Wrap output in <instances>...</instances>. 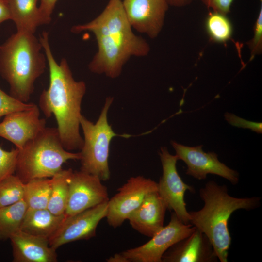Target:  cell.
I'll list each match as a JSON object with an SVG mask.
<instances>
[{"label": "cell", "mask_w": 262, "mask_h": 262, "mask_svg": "<svg viewBox=\"0 0 262 262\" xmlns=\"http://www.w3.org/2000/svg\"><path fill=\"white\" fill-rule=\"evenodd\" d=\"M75 33L88 31L95 35L98 51L88 65L91 72L115 79L132 56H147L150 47L136 35L125 15L121 0H110L103 11L92 21L74 26Z\"/></svg>", "instance_id": "1"}, {"label": "cell", "mask_w": 262, "mask_h": 262, "mask_svg": "<svg viewBox=\"0 0 262 262\" xmlns=\"http://www.w3.org/2000/svg\"><path fill=\"white\" fill-rule=\"evenodd\" d=\"M39 41L46 56L49 71V84L40 94L39 108L47 118L54 116L63 146L71 151L81 150L83 139L80 133L81 104L85 94L84 82L73 78L68 64L63 58L58 64L52 53L49 33L43 31Z\"/></svg>", "instance_id": "2"}, {"label": "cell", "mask_w": 262, "mask_h": 262, "mask_svg": "<svg viewBox=\"0 0 262 262\" xmlns=\"http://www.w3.org/2000/svg\"><path fill=\"white\" fill-rule=\"evenodd\" d=\"M203 207L189 212L190 223L203 232L211 243L218 260L227 262L231 237L228 222L234 212L251 210L260 204L259 197H235L228 194L226 185L209 181L199 190Z\"/></svg>", "instance_id": "3"}, {"label": "cell", "mask_w": 262, "mask_h": 262, "mask_svg": "<svg viewBox=\"0 0 262 262\" xmlns=\"http://www.w3.org/2000/svg\"><path fill=\"white\" fill-rule=\"evenodd\" d=\"M33 33L17 32L0 46V74L9 84L10 95L27 103L35 81L44 72L47 58Z\"/></svg>", "instance_id": "4"}, {"label": "cell", "mask_w": 262, "mask_h": 262, "mask_svg": "<svg viewBox=\"0 0 262 262\" xmlns=\"http://www.w3.org/2000/svg\"><path fill=\"white\" fill-rule=\"evenodd\" d=\"M81 158L80 152L65 149L57 127H46L19 150L15 175L24 183L35 178H49L67 161Z\"/></svg>", "instance_id": "5"}, {"label": "cell", "mask_w": 262, "mask_h": 262, "mask_svg": "<svg viewBox=\"0 0 262 262\" xmlns=\"http://www.w3.org/2000/svg\"><path fill=\"white\" fill-rule=\"evenodd\" d=\"M114 100L108 97L97 121L94 123L82 115L80 119L83 136L80 150V170L98 177L102 181L110 179L109 167L110 144L112 138L120 135L115 133L108 122L107 114Z\"/></svg>", "instance_id": "6"}, {"label": "cell", "mask_w": 262, "mask_h": 262, "mask_svg": "<svg viewBox=\"0 0 262 262\" xmlns=\"http://www.w3.org/2000/svg\"><path fill=\"white\" fill-rule=\"evenodd\" d=\"M196 229L191 224L183 223L172 212L169 223L157 232L149 241L121 253L128 262H162L163 255L169 248L188 236Z\"/></svg>", "instance_id": "7"}, {"label": "cell", "mask_w": 262, "mask_h": 262, "mask_svg": "<svg viewBox=\"0 0 262 262\" xmlns=\"http://www.w3.org/2000/svg\"><path fill=\"white\" fill-rule=\"evenodd\" d=\"M159 155L163 173L157 183V191L165 202L167 210L173 211L183 223L190 224L184 194L187 191L194 192L195 189L184 183L179 175L176 168L178 159L176 155L171 154L165 147H161Z\"/></svg>", "instance_id": "8"}, {"label": "cell", "mask_w": 262, "mask_h": 262, "mask_svg": "<svg viewBox=\"0 0 262 262\" xmlns=\"http://www.w3.org/2000/svg\"><path fill=\"white\" fill-rule=\"evenodd\" d=\"M157 191V182L142 176L130 178L108 201L106 216L108 224L117 228L128 220L141 204L146 196Z\"/></svg>", "instance_id": "9"}, {"label": "cell", "mask_w": 262, "mask_h": 262, "mask_svg": "<svg viewBox=\"0 0 262 262\" xmlns=\"http://www.w3.org/2000/svg\"><path fill=\"white\" fill-rule=\"evenodd\" d=\"M101 181L97 176L81 170L72 171L65 218L108 201V189Z\"/></svg>", "instance_id": "10"}, {"label": "cell", "mask_w": 262, "mask_h": 262, "mask_svg": "<svg viewBox=\"0 0 262 262\" xmlns=\"http://www.w3.org/2000/svg\"><path fill=\"white\" fill-rule=\"evenodd\" d=\"M171 144L178 160L183 161L186 164L187 175L199 180L206 179L208 174L216 175L233 185L238 183V173L219 161L215 152H205L202 145L189 147L175 141H171Z\"/></svg>", "instance_id": "11"}, {"label": "cell", "mask_w": 262, "mask_h": 262, "mask_svg": "<svg viewBox=\"0 0 262 262\" xmlns=\"http://www.w3.org/2000/svg\"><path fill=\"white\" fill-rule=\"evenodd\" d=\"M107 208L108 202L65 218L58 231L49 240V246L56 250L66 244L95 237L98 223L106 218Z\"/></svg>", "instance_id": "12"}, {"label": "cell", "mask_w": 262, "mask_h": 262, "mask_svg": "<svg viewBox=\"0 0 262 262\" xmlns=\"http://www.w3.org/2000/svg\"><path fill=\"white\" fill-rule=\"evenodd\" d=\"M122 4L132 28L151 38L158 36L168 8L165 0H123Z\"/></svg>", "instance_id": "13"}, {"label": "cell", "mask_w": 262, "mask_h": 262, "mask_svg": "<svg viewBox=\"0 0 262 262\" xmlns=\"http://www.w3.org/2000/svg\"><path fill=\"white\" fill-rule=\"evenodd\" d=\"M46 124L45 119L40 118L39 108L35 104L31 108L5 115L0 123V137L12 143L19 150L35 137Z\"/></svg>", "instance_id": "14"}, {"label": "cell", "mask_w": 262, "mask_h": 262, "mask_svg": "<svg viewBox=\"0 0 262 262\" xmlns=\"http://www.w3.org/2000/svg\"><path fill=\"white\" fill-rule=\"evenodd\" d=\"M218 261L210 240L197 229L188 236L172 245L162 258V262H215Z\"/></svg>", "instance_id": "15"}, {"label": "cell", "mask_w": 262, "mask_h": 262, "mask_svg": "<svg viewBox=\"0 0 262 262\" xmlns=\"http://www.w3.org/2000/svg\"><path fill=\"white\" fill-rule=\"evenodd\" d=\"M167 205L157 191L148 194L129 216L131 227L140 234L152 237L164 227Z\"/></svg>", "instance_id": "16"}, {"label": "cell", "mask_w": 262, "mask_h": 262, "mask_svg": "<svg viewBox=\"0 0 262 262\" xmlns=\"http://www.w3.org/2000/svg\"><path fill=\"white\" fill-rule=\"evenodd\" d=\"M14 262H56V250L49 245V240L21 230L9 239Z\"/></svg>", "instance_id": "17"}, {"label": "cell", "mask_w": 262, "mask_h": 262, "mask_svg": "<svg viewBox=\"0 0 262 262\" xmlns=\"http://www.w3.org/2000/svg\"><path fill=\"white\" fill-rule=\"evenodd\" d=\"M39 0H7L10 19L15 23L17 32L34 34L37 27L49 24L37 3Z\"/></svg>", "instance_id": "18"}, {"label": "cell", "mask_w": 262, "mask_h": 262, "mask_svg": "<svg viewBox=\"0 0 262 262\" xmlns=\"http://www.w3.org/2000/svg\"><path fill=\"white\" fill-rule=\"evenodd\" d=\"M65 219V214L56 215L47 208H28L21 225V230L49 240L58 231Z\"/></svg>", "instance_id": "19"}, {"label": "cell", "mask_w": 262, "mask_h": 262, "mask_svg": "<svg viewBox=\"0 0 262 262\" xmlns=\"http://www.w3.org/2000/svg\"><path fill=\"white\" fill-rule=\"evenodd\" d=\"M72 171L62 169L50 178L51 192L47 208L53 214H65L68 196V179Z\"/></svg>", "instance_id": "20"}, {"label": "cell", "mask_w": 262, "mask_h": 262, "mask_svg": "<svg viewBox=\"0 0 262 262\" xmlns=\"http://www.w3.org/2000/svg\"><path fill=\"white\" fill-rule=\"evenodd\" d=\"M27 210L23 199L0 208V241L9 239L13 234L21 230Z\"/></svg>", "instance_id": "21"}, {"label": "cell", "mask_w": 262, "mask_h": 262, "mask_svg": "<svg viewBox=\"0 0 262 262\" xmlns=\"http://www.w3.org/2000/svg\"><path fill=\"white\" fill-rule=\"evenodd\" d=\"M50 192V178L33 179L24 183L23 200L28 209H45Z\"/></svg>", "instance_id": "22"}, {"label": "cell", "mask_w": 262, "mask_h": 262, "mask_svg": "<svg viewBox=\"0 0 262 262\" xmlns=\"http://www.w3.org/2000/svg\"><path fill=\"white\" fill-rule=\"evenodd\" d=\"M205 27L210 40L213 43H226L233 33L232 23L227 15L213 11L207 16Z\"/></svg>", "instance_id": "23"}, {"label": "cell", "mask_w": 262, "mask_h": 262, "mask_svg": "<svg viewBox=\"0 0 262 262\" xmlns=\"http://www.w3.org/2000/svg\"><path fill=\"white\" fill-rule=\"evenodd\" d=\"M24 188V183L15 174L0 180V208L23 199Z\"/></svg>", "instance_id": "24"}, {"label": "cell", "mask_w": 262, "mask_h": 262, "mask_svg": "<svg viewBox=\"0 0 262 262\" xmlns=\"http://www.w3.org/2000/svg\"><path fill=\"white\" fill-rule=\"evenodd\" d=\"M19 150L10 151L0 147V180L15 173Z\"/></svg>", "instance_id": "25"}, {"label": "cell", "mask_w": 262, "mask_h": 262, "mask_svg": "<svg viewBox=\"0 0 262 262\" xmlns=\"http://www.w3.org/2000/svg\"><path fill=\"white\" fill-rule=\"evenodd\" d=\"M35 104L19 101L0 88V118L11 113L31 108Z\"/></svg>", "instance_id": "26"}, {"label": "cell", "mask_w": 262, "mask_h": 262, "mask_svg": "<svg viewBox=\"0 0 262 262\" xmlns=\"http://www.w3.org/2000/svg\"><path fill=\"white\" fill-rule=\"evenodd\" d=\"M253 37L247 44L251 52L250 60L262 51V2L253 28Z\"/></svg>", "instance_id": "27"}, {"label": "cell", "mask_w": 262, "mask_h": 262, "mask_svg": "<svg viewBox=\"0 0 262 262\" xmlns=\"http://www.w3.org/2000/svg\"><path fill=\"white\" fill-rule=\"evenodd\" d=\"M225 118L229 123L233 126L249 129L257 133H262V124L261 122L248 121L229 113H226L225 114Z\"/></svg>", "instance_id": "28"}, {"label": "cell", "mask_w": 262, "mask_h": 262, "mask_svg": "<svg viewBox=\"0 0 262 262\" xmlns=\"http://www.w3.org/2000/svg\"><path fill=\"white\" fill-rule=\"evenodd\" d=\"M208 9L213 12L227 15L230 12L234 0H200Z\"/></svg>", "instance_id": "29"}, {"label": "cell", "mask_w": 262, "mask_h": 262, "mask_svg": "<svg viewBox=\"0 0 262 262\" xmlns=\"http://www.w3.org/2000/svg\"><path fill=\"white\" fill-rule=\"evenodd\" d=\"M40 1L39 9L43 16L47 19L51 20L52 14L55 4L58 0H39Z\"/></svg>", "instance_id": "30"}, {"label": "cell", "mask_w": 262, "mask_h": 262, "mask_svg": "<svg viewBox=\"0 0 262 262\" xmlns=\"http://www.w3.org/2000/svg\"><path fill=\"white\" fill-rule=\"evenodd\" d=\"M9 19L10 14L7 0H0V25Z\"/></svg>", "instance_id": "31"}, {"label": "cell", "mask_w": 262, "mask_h": 262, "mask_svg": "<svg viewBox=\"0 0 262 262\" xmlns=\"http://www.w3.org/2000/svg\"><path fill=\"white\" fill-rule=\"evenodd\" d=\"M193 0H165L169 5L180 7L189 5Z\"/></svg>", "instance_id": "32"}, {"label": "cell", "mask_w": 262, "mask_h": 262, "mask_svg": "<svg viewBox=\"0 0 262 262\" xmlns=\"http://www.w3.org/2000/svg\"><path fill=\"white\" fill-rule=\"evenodd\" d=\"M108 262H128L127 259L121 253H116L106 260Z\"/></svg>", "instance_id": "33"}]
</instances>
